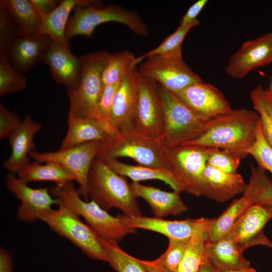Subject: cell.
Listing matches in <instances>:
<instances>
[{"label": "cell", "mask_w": 272, "mask_h": 272, "mask_svg": "<svg viewBox=\"0 0 272 272\" xmlns=\"http://www.w3.org/2000/svg\"><path fill=\"white\" fill-rule=\"evenodd\" d=\"M259 121L255 111L231 109L209 120L201 135L181 145L226 150L242 159L255 142Z\"/></svg>", "instance_id": "6da1fadb"}, {"label": "cell", "mask_w": 272, "mask_h": 272, "mask_svg": "<svg viewBox=\"0 0 272 272\" xmlns=\"http://www.w3.org/2000/svg\"><path fill=\"white\" fill-rule=\"evenodd\" d=\"M88 184L89 197L105 210L117 208L127 216H142L124 177L115 172L103 160L98 158L94 160Z\"/></svg>", "instance_id": "7a4b0ae2"}, {"label": "cell", "mask_w": 272, "mask_h": 272, "mask_svg": "<svg viewBox=\"0 0 272 272\" xmlns=\"http://www.w3.org/2000/svg\"><path fill=\"white\" fill-rule=\"evenodd\" d=\"M110 55L101 50L80 57L81 72L78 84L75 90L67 92L69 112L96 120L100 124L99 102L104 88L102 73Z\"/></svg>", "instance_id": "3957f363"}, {"label": "cell", "mask_w": 272, "mask_h": 272, "mask_svg": "<svg viewBox=\"0 0 272 272\" xmlns=\"http://www.w3.org/2000/svg\"><path fill=\"white\" fill-rule=\"evenodd\" d=\"M50 192L55 198L83 217L101 238L118 241L137 232V229L125 225L118 215H111L92 200H84L72 182L56 185L50 188Z\"/></svg>", "instance_id": "277c9868"}, {"label": "cell", "mask_w": 272, "mask_h": 272, "mask_svg": "<svg viewBox=\"0 0 272 272\" xmlns=\"http://www.w3.org/2000/svg\"><path fill=\"white\" fill-rule=\"evenodd\" d=\"M164 124L158 141L163 149L175 147L199 137L208 121L199 118L173 92L158 86Z\"/></svg>", "instance_id": "5b68a950"}, {"label": "cell", "mask_w": 272, "mask_h": 272, "mask_svg": "<svg viewBox=\"0 0 272 272\" xmlns=\"http://www.w3.org/2000/svg\"><path fill=\"white\" fill-rule=\"evenodd\" d=\"M74 10L66 27L65 37L67 40L77 35L92 38L97 26L111 22L121 23L140 36H147L149 34L148 26L138 14L119 6L111 5L106 7L89 6L77 7Z\"/></svg>", "instance_id": "8992f818"}, {"label": "cell", "mask_w": 272, "mask_h": 272, "mask_svg": "<svg viewBox=\"0 0 272 272\" xmlns=\"http://www.w3.org/2000/svg\"><path fill=\"white\" fill-rule=\"evenodd\" d=\"M121 157L131 158L139 165L167 168L163 148L158 140L142 135L131 129L120 131L103 142L96 158Z\"/></svg>", "instance_id": "52a82bcc"}, {"label": "cell", "mask_w": 272, "mask_h": 272, "mask_svg": "<svg viewBox=\"0 0 272 272\" xmlns=\"http://www.w3.org/2000/svg\"><path fill=\"white\" fill-rule=\"evenodd\" d=\"M243 193L214 219L207 230V240L215 241L225 237L239 218L254 204L272 205V181L264 170L252 166L249 183Z\"/></svg>", "instance_id": "ba28073f"}, {"label": "cell", "mask_w": 272, "mask_h": 272, "mask_svg": "<svg viewBox=\"0 0 272 272\" xmlns=\"http://www.w3.org/2000/svg\"><path fill=\"white\" fill-rule=\"evenodd\" d=\"M58 200L57 209L45 212L39 220L52 231L69 240L88 257L108 262L98 235L81 221L80 216Z\"/></svg>", "instance_id": "9c48e42d"}, {"label": "cell", "mask_w": 272, "mask_h": 272, "mask_svg": "<svg viewBox=\"0 0 272 272\" xmlns=\"http://www.w3.org/2000/svg\"><path fill=\"white\" fill-rule=\"evenodd\" d=\"M163 152L167 168L176 178L182 192L204 196L203 173L207 165V148L180 145L163 149Z\"/></svg>", "instance_id": "30bf717a"}, {"label": "cell", "mask_w": 272, "mask_h": 272, "mask_svg": "<svg viewBox=\"0 0 272 272\" xmlns=\"http://www.w3.org/2000/svg\"><path fill=\"white\" fill-rule=\"evenodd\" d=\"M103 142L92 141L55 152L32 151L30 156L39 163L55 162L68 169L79 185L78 191L82 198L88 201V177L91 165Z\"/></svg>", "instance_id": "8fae6325"}, {"label": "cell", "mask_w": 272, "mask_h": 272, "mask_svg": "<svg viewBox=\"0 0 272 272\" xmlns=\"http://www.w3.org/2000/svg\"><path fill=\"white\" fill-rule=\"evenodd\" d=\"M139 72L144 77L173 93L202 81L186 64L182 55L149 57L141 64Z\"/></svg>", "instance_id": "7c38bea8"}, {"label": "cell", "mask_w": 272, "mask_h": 272, "mask_svg": "<svg viewBox=\"0 0 272 272\" xmlns=\"http://www.w3.org/2000/svg\"><path fill=\"white\" fill-rule=\"evenodd\" d=\"M164 114L158 86L141 74L137 108L129 129L158 140L162 134Z\"/></svg>", "instance_id": "4fadbf2b"}, {"label": "cell", "mask_w": 272, "mask_h": 272, "mask_svg": "<svg viewBox=\"0 0 272 272\" xmlns=\"http://www.w3.org/2000/svg\"><path fill=\"white\" fill-rule=\"evenodd\" d=\"M6 185L9 191L20 201L17 216L21 221L34 222L51 210L53 205L58 203V199L52 197L48 188H31L12 173L7 175Z\"/></svg>", "instance_id": "5bb4252c"}, {"label": "cell", "mask_w": 272, "mask_h": 272, "mask_svg": "<svg viewBox=\"0 0 272 272\" xmlns=\"http://www.w3.org/2000/svg\"><path fill=\"white\" fill-rule=\"evenodd\" d=\"M272 63V33L244 42L230 58L226 73L242 79L252 70Z\"/></svg>", "instance_id": "9a60e30c"}, {"label": "cell", "mask_w": 272, "mask_h": 272, "mask_svg": "<svg viewBox=\"0 0 272 272\" xmlns=\"http://www.w3.org/2000/svg\"><path fill=\"white\" fill-rule=\"evenodd\" d=\"M174 93L203 121H208L232 109L220 90L212 84L203 81Z\"/></svg>", "instance_id": "2e32d148"}, {"label": "cell", "mask_w": 272, "mask_h": 272, "mask_svg": "<svg viewBox=\"0 0 272 272\" xmlns=\"http://www.w3.org/2000/svg\"><path fill=\"white\" fill-rule=\"evenodd\" d=\"M272 218V205L258 203L250 207L224 237L238 244L244 250L254 245H264L268 239L262 229Z\"/></svg>", "instance_id": "e0dca14e"}, {"label": "cell", "mask_w": 272, "mask_h": 272, "mask_svg": "<svg viewBox=\"0 0 272 272\" xmlns=\"http://www.w3.org/2000/svg\"><path fill=\"white\" fill-rule=\"evenodd\" d=\"M127 226L157 232L168 239L188 240L195 233L209 226L214 219L201 218L182 220H168L163 218L147 217H129L118 215Z\"/></svg>", "instance_id": "ac0fdd59"}, {"label": "cell", "mask_w": 272, "mask_h": 272, "mask_svg": "<svg viewBox=\"0 0 272 272\" xmlns=\"http://www.w3.org/2000/svg\"><path fill=\"white\" fill-rule=\"evenodd\" d=\"M42 60L49 67L51 76L63 85L67 92L75 90L81 72L80 57L72 53L70 46L51 39Z\"/></svg>", "instance_id": "d6986e66"}, {"label": "cell", "mask_w": 272, "mask_h": 272, "mask_svg": "<svg viewBox=\"0 0 272 272\" xmlns=\"http://www.w3.org/2000/svg\"><path fill=\"white\" fill-rule=\"evenodd\" d=\"M140 78L141 74L134 65L124 75L114 95L112 119L119 132L130 128L137 106Z\"/></svg>", "instance_id": "ffe728a7"}, {"label": "cell", "mask_w": 272, "mask_h": 272, "mask_svg": "<svg viewBox=\"0 0 272 272\" xmlns=\"http://www.w3.org/2000/svg\"><path fill=\"white\" fill-rule=\"evenodd\" d=\"M50 40L45 35L34 36L19 33L4 52L11 64L18 71L24 72L42 60Z\"/></svg>", "instance_id": "44dd1931"}, {"label": "cell", "mask_w": 272, "mask_h": 272, "mask_svg": "<svg viewBox=\"0 0 272 272\" xmlns=\"http://www.w3.org/2000/svg\"><path fill=\"white\" fill-rule=\"evenodd\" d=\"M41 125L30 115H25L22 123L9 138L11 153L3 164L11 173H18L29 162V156L35 148L34 139Z\"/></svg>", "instance_id": "7402d4cb"}, {"label": "cell", "mask_w": 272, "mask_h": 272, "mask_svg": "<svg viewBox=\"0 0 272 272\" xmlns=\"http://www.w3.org/2000/svg\"><path fill=\"white\" fill-rule=\"evenodd\" d=\"M131 192L137 198L144 199L150 206L154 217L179 215L188 208L180 196V192H168L158 188L144 185L139 182L129 184Z\"/></svg>", "instance_id": "603a6c76"}, {"label": "cell", "mask_w": 272, "mask_h": 272, "mask_svg": "<svg viewBox=\"0 0 272 272\" xmlns=\"http://www.w3.org/2000/svg\"><path fill=\"white\" fill-rule=\"evenodd\" d=\"M203 179L204 196L221 202L243 193L247 185L241 174L226 173L208 164Z\"/></svg>", "instance_id": "cb8c5ba5"}, {"label": "cell", "mask_w": 272, "mask_h": 272, "mask_svg": "<svg viewBox=\"0 0 272 272\" xmlns=\"http://www.w3.org/2000/svg\"><path fill=\"white\" fill-rule=\"evenodd\" d=\"M206 251L208 259L221 272L250 267V262L243 256L244 250L226 237L215 241L207 240Z\"/></svg>", "instance_id": "d4e9b609"}, {"label": "cell", "mask_w": 272, "mask_h": 272, "mask_svg": "<svg viewBox=\"0 0 272 272\" xmlns=\"http://www.w3.org/2000/svg\"><path fill=\"white\" fill-rule=\"evenodd\" d=\"M102 2L92 0H63L47 15L40 16L43 35L61 43L69 45L65 30L69 15L77 7L95 6L101 7Z\"/></svg>", "instance_id": "484cf974"}, {"label": "cell", "mask_w": 272, "mask_h": 272, "mask_svg": "<svg viewBox=\"0 0 272 272\" xmlns=\"http://www.w3.org/2000/svg\"><path fill=\"white\" fill-rule=\"evenodd\" d=\"M110 137L96 120L69 112L67 130L59 150H62L92 141L104 142Z\"/></svg>", "instance_id": "4316f807"}, {"label": "cell", "mask_w": 272, "mask_h": 272, "mask_svg": "<svg viewBox=\"0 0 272 272\" xmlns=\"http://www.w3.org/2000/svg\"><path fill=\"white\" fill-rule=\"evenodd\" d=\"M103 160L115 172L126 176L132 182L157 179L168 184L174 191L181 192V187L173 174L167 168H158L141 165H131L115 159Z\"/></svg>", "instance_id": "83f0119b"}, {"label": "cell", "mask_w": 272, "mask_h": 272, "mask_svg": "<svg viewBox=\"0 0 272 272\" xmlns=\"http://www.w3.org/2000/svg\"><path fill=\"white\" fill-rule=\"evenodd\" d=\"M14 21L20 33L38 36L43 35L41 17L30 0L0 1Z\"/></svg>", "instance_id": "f1b7e54d"}, {"label": "cell", "mask_w": 272, "mask_h": 272, "mask_svg": "<svg viewBox=\"0 0 272 272\" xmlns=\"http://www.w3.org/2000/svg\"><path fill=\"white\" fill-rule=\"evenodd\" d=\"M18 177L28 183L52 181L56 185L76 181L74 175L66 168L55 162H29L18 173Z\"/></svg>", "instance_id": "f546056e"}, {"label": "cell", "mask_w": 272, "mask_h": 272, "mask_svg": "<svg viewBox=\"0 0 272 272\" xmlns=\"http://www.w3.org/2000/svg\"><path fill=\"white\" fill-rule=\"evenodd\" d=\"M210 225L195 233L188 240L176 272H198L207 260L206 243Z\"/></svg>", "instance_id": "4dcf8cb0"}, {"label": "cell", "mask_w": 272, "mask_h": 272, "mask_svg": "<svg viewBox=\"0 0 272 272\" xmlns=\"http://www.w3.org/2000/svg\"><path fill=\"white\" fill-rule=\"evenodd\" d=\"M108 262L116 272H148L140 260L123 250L117 241L99 237Z\"/></svg>", "instance_id": "1f68e13d"}, {"label": "cell", "mask_w": 272, "mask_h": 272, "mask_svg": "<svg viewBox=\"0 0 272 272\" xmlns=\"http://www.w3.org/2000/svg\"><path fill=\"white\" fill-rule=\"evenodd\" d=\"M135 59L134 55L128 51L111 54L102 73L103 86L120 83L128 71L137 65Z\"/></svg>", "instance_id": "d6a6232c"}, {"label": "cell", "mask_w": 272, "mask_h": 272, "mask_svg": "<svg viewBox=\"0 0 272 272\" xmlns=\"http://www.w3.org/2000/svg\"><path fill=\"white\" fill-rule=\"evenodd\" d=\"M200 23L196 22L185 26H179L177 29L167 37L158 46L135 59V64L154 55H182V44L189 31Z\"/></svg>", "instance_id": "836d02e7"}, {"label": "cell", "mask_w": 272, "mask_h": 272, "mask_svg": "<svg viewBox=\"0 0 272 272\" xmlns=\"http://www.w3.org/2000/svg\"><path fill=\"white\" fill-rule=\"evenodd\" d=\"M26 79L9 62L4 52H0V95L19 92L26 86Z\"/></svg>", "instance_id": "e575fe53"}, {"label": "cell", "mask_w": 272, "mask_h": 272, "mask_svg": "<svg viewBox=\"0 0 272 272\" xmlns=\"http://www.w3.org/2000/svg\"><path fill=\"white\" fill-rule=\"evenodd\" d=\"M120 83L104 86L99 102L100 124L109 137L115 136L119 133L112 121V106L114 95Z\"/></svg>", "instance_id": "d590c367"}, {"label": "cell", "mask_w": 272, "mask_h": 272, "mask_svg": "<svg viewBox=\"0 0 272 272\" xmlns=\"http://www.w3.org/2000/svg\"><path fill=\"white\" fill-rule=\"evenodd\" d=\"M207 164L228 173H237L240 158L234 153L215 148H207Z\"/></svg>", "instance_id": "8d00e7d4"}, {"label": "cell", "mask_w": 272, "mask_h": 272, "mask_svg": "<svg viewBox=\"0 0 272 272\" xmlns=\"http://www.w3.org/2000/svg\"><path fill=\"white\" fill-rule=\"evenodd\" d=\"M257 163L259 167L272 174V149L263 135L260 119L257 127L255 142L249 151Z\"/></svg>", "instance_id": "74e56055"}, {"label": "cell", "mask_w": 272, "mask_h": 272, "mask_svg": "<svg viewBox=\"0 0 272 272\" xmlns=\"http://www.w3.org/2000/svg\"><path fill=\"white\" fill-rule=\"evenodd\" d=\"M189 240L169 239L168 245L166 251L156 260L170 271L176 272Z\"/></svg>", "instance_id": "f35d334b"}, {"label": "cell", "mask_w": 272, "mask_h": 272, "mask_svg": "<svg viewBox=\"0 0 272 272\" xmlns=\"http://www.w3.org/2000/svg\"><path fill=\"white\" fill-rule=\"evenodd\" d=\"M250 98L255 111L264 115L272 126V93L259 85L252 90Z\"/></svg>", "instance_id": "ab89813d"}, {"label": "cell", "mask_w": 272, "mask_h": 272, "mask_svg": "<svg viewBox=\"0 0 272 272\" xmlns=\"http://www.w3.org/2000/svg\"><path fill=\"white\" fill-rule=\"evenodd\" d=\"M19 33L10 15L0 3V52H4Z\"/></svg>", "instance_id": "60d3db41"}, {"label": "cell", "mask_w": 272, "mask_h": 272, "mask_svg": "<svg viewBox=\"0 0 272 272\" xmlns=\"http://www.w3.org/2000/svg\"><path fill=\"white\" fill-rule=\"evenodd\" d=\"M22 123L20 117L0 104V139L10 138Z\"/></svg>", "instance_id": "b9f144b4"}, {"label": "cell", "mask_w": 272, "mask_h": 272, "mask_svg": "<svg viewBox=\"0 0 272 272\" xmlns=\"http://www.w3.org/2000/svg\"><path fill=\"white\" fill-rule=\"evenodd\" d=\"M208 0H198L195 2L188 9L179 22V26H185L191 24L198 20L197 16L208 3Z\"/></svg>", "instance_id": "7bdbcfd3"}, {"label": "cell", "mask_w": 272, "mask_h": 272, "mask_svg": "<svg viewBox=\"0 0 272 272\" xmlns=\"http://www.w3.org/2000/svg\"><path fill=\"white\" fill-rule=\"evenodd\" d=\"M40 16H46L51 13L58 6L53 0H30Z\"/></svg>", "instance_id": "ee69618b"}, {"label": "cell", "mask_w": 272, "mask_h": 272, "mask_svg": "<svg viewBox=\"0 0 272 272\" xmlns=\"http://www.w3.org/2000/svg\"><path fill=\"white\" fill-rule=\"evenodd\" d=\"M13 264L12 258L5 249L0 250V272H12Z\"/></svg>", "instance_id": "f6af8a7d"}, {"label": "cell", "mask_w": 272, "mask_h": 272, "mask_svg": "<svg viewBox=\"0 0 272 272\" xmlns=\"http://www.w3.org/2000/svg\"><path fill=\"white\" fill-rule=\"evenodd\" d=\"M258 114L260 116L263 135L266 142L272 149V126L264 115L262 113H259Z\"/></svg>", "instance_id": "bcb514c9"}, {"label": "cell", "mask_w": 272, "mask_h": 272, "mask_svg": "<svg viewBox=\"0 0 272 272\" xmlns=\"http://www.w3.org/2000/svg\"><path fill=\"white\" fill-rule=\"evenodd\" d=\"M140 260L148 272H171L156 259L153 260Z\"/></svg>", "instance_id": "7dc6e473"}, {"label": "cell", "mask_w": 272, "mask_h": 272, "mask_svg": "<svg viewBox=\"0 0 272 272\" xmlns=\"http://www.w3.org/2000/svg\"><path fill=\"white\" fill-rule=\"evenodd\" d=\"M198 272H221L210 261L208 258L201 266Z\"/></svg>", "instance_id": "c3c4849f"}, {"label": "cell", "mask_w": 272, "mask_h": 272, "mask_svg": "<svg viewBox=\"0 0 272 272\" xmlns=\"http://www.w3.org/2000/svg\"><path fill=\"white\" fill-rule=\"evenodd\" d=\"M225 272H256V270L251 267L246 268L238 269L226 271Z\"/></svg>", "instance_id": "681fc988"}, {"label": "cell", "mask_w": 272, "mask_h": 272, "mask_svg": "<svg viewBox=\"0 0 272 272\" xmlns=\"http://www.w3.org/2000/svg\"><path fill=\"white\" fill-rule=\"evenodd\" d=\"M268 90L272 93V82L269 87Z\"/></svg>", "instance_id": "f907efd6"}, {"label": "cell", "mask_w": 272, "mask_h": 272, "mask_svg": "<svg viewBox=\"0 0 272 272\" xmlns=\"http://www.w3.org/2000/svg\"><path fill=\"white\" fill-rule=\"evenodd\" d=\"M272 33V32H271Z\"/></svg>", "instance_id": "816d5d0a"}]
</instances>
